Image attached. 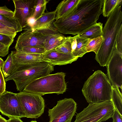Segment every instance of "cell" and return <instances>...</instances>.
Here are the masks:
<instances>
[{
    "label": "cell",
    "mask_w": 122,
    "mask_h": 122,
    "mask_svg": "<svg viewBox=\"0 0 122 122\" xmlns=\"http://www.w3.org/2000/svg\"><path fill=\"white\" fill-rule=\"evenodd\" d=\"M30 122H37L36 121H30Z\"/></svg>",
    "instance_id": "cell-39"
},
{
    "label": "cell",
    "mask_w": 122,
    "mask_h": 122,
    "mask_svg": "<svg viewBox=\"0 0 122 122\" xmlns=\"http://www.w3.org/2000/svg\"><path fill=\"white\" fill-rule=\"evenodd\" d=\"M69 37L72 54L78 58L82 57L87 52L86 47L89 39L80 37L77 35Z\"/></svg>",
    "instance_id": "cell-15"
},
{
    "label": "cell",
    "mask_w": 122,
    "mask_h": 122,
    "mask_svg": "<svg viewBox=\"0 0 122 122\" xmlns=\"http://www.w3.org/2000/svg\"><path fill=\"white\" fill-rule=\"evenodd\" d=\"M112 86L106 74L98 70L85 82L82 94L89 104L111 101Z\"/></svg>",
    "instance_id": "cell-3"
},
{
    "label": "cell",
    "mask_w": 122,
    "mask_h": 122,
    "mask_svg": "<svg viewBox=\"0 0 122 122\" xmlns=\"http://www.w3.org/2000/svg\"><path fill=\"white\" fill-rule=\"evenodd\" d=\"M54 67L53 66L45 62L19 65L5 81L13 80L17 91L20 92L34 80L50 74L54 71Z\"/></svg>",
    "instance_id": "cell-4"
},
{
    "label": "cell",
    "mask_w": 122,
    "mask_h": 122,
    "mask_svg": "<svg viewBox=\"0 0 122 122\" xmlns=\"http://www.w3.org/2000/svg\"><path fill=\"white\" fill-rule=\"evenodd\" d=\"M114 109L122 116V95L117 86H112L111 99Z\"/></svg>",
    "instance_id": "cell-20"
},
{
    "label": "cell",
    "mask_w": 122,
    "mask_h": 122,
    "mask_svg": "<svg viewBox=\"0 0 122 122\" xmlns=\"http://www.w3.org/2000/svg\"><path fill=\"white\" fill-rule=\"evenodd\" d=\"M6 82L4 76L0 68V94L1 95L6 91Z\"/></svg>",
    "instance_id": "cell-31"
},
{
    "label": "cell",
    "mask_w": 122,
    "mask_h": 122,
    "mask_svg": "<svg viewBox=\"0 0 122 122\" xmlns=\"http://www.w3.org/2000/svg\"><path fill=\"white\" fill-rule=\"evenodd\" d=\"M14 14V11L9 9L6 6H0V15L10 17H13Z\"/></svg>",
    "instance_id": "cell-30"
},
{
    "label": "cell",
    "mask_w": 122,
    "mask_h": 122,
    "mask_svg": "<svg viewBox=\"0 0 122 122\" xmlns=\"http://www.w3.org/2000/svg\"><path fill=\"white\" fill-rule=\"evenodd\" d=\"M16 95L25 111L26 117L37 118L43 113L45 105L42 96L24 91L16 93Z\"/></svg>",
    "instance_id": "cell-8"
},
{
    "label": "cell",
    "mask_w": 122,
    "mask_h": 122,
    "mask_svg": "<svg viewBox=\"0 0 122 122\" xmlns=\"http://www.w3.org/2000/svg\"><path fill=\"white\" fill-rule=\"evenodd\" d=\"M76 109V103L73 99L60 100L55 106L49 109V122H71Z\"/></svg>",
    "instance_id": "cell-9"
},
{
    "label": "cell",
    "mask_w": 122,
    "mask_h": 122,
    "mask_svg": "<svg viewBox=\"0 0 122 122\" xmlns=\"http://www.w3.org/2000/svg\"><path fill=\"white\" fill-rule=\"evenodd\" d=\"M0 22L8 27L14 30L17 33L22 30L18 21L14 17L0 15Z\"/></svg>",
    "instance_id": "cell-22"
},
{
    "label": "cell",
    "mask_w": 122,
    "mask_h": 122,
    "mask_svg": "<svg viewBox=\"0 0 122 122\" xmlns=\"http://www.w3.org/2000/svg\"><path fill=\"white\" fill-rule=\"evenodd\" d=\"M7 122H23L20 119V118L12 117L9 118L7 120Z\"/></svg>",
    "instance_id": "cell-36"
},
{
    "label": "cell",
    "mask_w": 122,
    "mask_h": 122,
    "mask_svg": "<svg viewBox=\"0 0 122 122\" xmlns=\"http://www.w3.org/2000/svg\"><path fill=\"white\" fill-rule=\"evenodd\" d=\"M42 55L44 62L54 66L71 64L78 58L72 54L63 53L54 50L45 52Z\"/></svg>",
    "instance_id": "cell-13"
},
{
    "label": "cell",
    "mask_w": 122,
    "mask_h": 122,
    "mask_svg": "<svg viewBox=\"0 0 122 122\" xmlns=\"http://www.w3.org/2000/svg\"><path fill=\"white\" fill-rule=\"evenodd\" d=\"M0 29L4 30L9 31L17 33L14 30L8 27L0 22Z\"/></svg>",
    "instance_id": "cell-35"
},
{
    "label": "cell",
    "mask_w": 122,
    "mask_h": 122,
    "mask_svg": "<svg viewBox=\"0 0 122 122\" xmlns=\"http://www.w3.org/2000/svg\"><path fill=\"white\" fill-rule=\"evenodd\" d=\"M9 47L0 42V56L4 57L8 53Z\"/></svg>",
    "instance_id": "cell-32"
},
{
    "label": "cell",
    "mask_w": 122,
    "mask_h": 122,
    "mask_svg": "<svg viewBox=\"0 0 122 122\" xmlns=\"http://www.w3.org/2000/svg\"><path fill=\"white\" fill-rule=\"evenodd\" d=\"M122 2V0H103L102 9L103 16L108 17L117 5Z\"/></svg>",
    "instance_id": "cell-23"
},
{
    "label": "cell",
    "mask_w": 122,
    "mask_h": 122,
    "mask_svg": "<svg viewBox=\"0 0 122 122\" xmlns=\"http://www.w3.org/2000/svg\"><path fill=\"white\" fill-rule=\"evenodd\" d=\"M103 40L102 36L89 39L86 47L87 52L93 51L96 54L100 49Z\"/></svg>",
    "instance_id": "cell-25"
},
{
    "label": "cell",
    "mask_w": 122,
    "mask_h": 122,
    "mask_svg": "<svg viewBox=\"0 0 122 122\" xmlns=\"http://www.w3.org/2000/svg\"><path fill=\"white\" fill-rule=\"evenodd\" d=\"M102 24L96 23L77 35L81 38L92 39L102 36Z\"/></svg>",
    "instance_id": "cell-17"
},
{
    "label": "cell",
    "mask_w": 122,
    "mask_h": 122,
    "mask_svg": "<svg viewBox=\"0 0 122 122\" xmlns=\"http://www.w3.org/2000/svg\"><path fill=\"white\" fill-rule=\"evenodd\" d=\"M56 10L52 11H47L36 20L32 28L37 29L44 27L52 24L55 19Z\"/></svg>",
    "instance_id": "cell-18"
},
{
    "label": "cell",
    "mask_w": 122,
    "mask_h": 122,
    "mask_svg": "<svg viewBox=\"0 0 122 122\" xmlns=\"http://www.w3.org/2000/svg\"><path fill=\"white\" fill-rule=\"evenodd\" d=\"M13 61L16 66L38 62H44L42 54H30L15 50L11 51Z\"/></svg>",
    "instance_id": "cell-14"
},
{
    "label": "cell",
    "mask_w": 122,
    "mask_h": 122,
    "mask_svg": "<svg viewBox=\"0 0 122 122\" xmlns=\"http://www.w3.org/2000/svg\"><path fill=\"white\" fill-rule=\"evenodd\" d=\"M49 1L46 0H37L31 18L36 20L40 17L45 12L46 5Z\"/></svg>",
    "instance_id": "cell-24"
},
{
    "label": "cell",
    "mask_w": 122,
    "mask_h": 122,
    "mask_svg": "<svg viewBox=\"0 0 122 122\" xmlns=\"http://www.w3.org/2000/svg\"><path fill=\"white\" fill-rule=\"evenodd\" d=\"M114 110L111 101L89 104L77 114L74 122H102L112 118Z\"/></svg>",
    "instance_id": "cell-7"
},
{
    "label": "cell",
    "mask_w": 122,
    "mask_h": 122,
    "mask_svg": "<svg viewBox=\"0 0 122 122\" xmlns=\"http://www.w3.org/2000/svg\"><path fill=\"white\" fill-rule=\"evenodd\" d=\"M80 0H64L61 1L56 8V20L64 18L74 10Z\"/></svg>",
    "instance_id": "cell-16"
},
{
    "label": "cell",
    "mask_w": 122,
    "mask_h": 122,
    "mask_svg": "<svg viewBox=\"0 0 122 122\" xmlns=\"http://www.w3.org/2000/svg\"><path fill=\"white\" fill-rule=\"evenodd\" d=\"M108 78L112 86L122 88V54L116 45L112 56L107 65Z\"/></svg>",
    "instance_id": "cell-11"
},
{
    "label": "cell",
    "mask_w": 122,
    "mask_h": 122,
    "mask_svg": "<svg viewBox=\"0 0 122 122\" xmlns=\"http://www.w3.org/2000/svg\"><path fill=\"white\" fill-rule=\"evenodd\" d=\"M0 112L9 118L25 117V111L16 93L5 91L0 97Z\"/></svg>",
    "instance_id": "cell-10"
},
{
    "label": "cell",
    "mask_w": 122,
    "mask_h": 122,
    "mask_svg": "<svg viewBox=\"0 0 122 122\" xmlns=\"http://www.w3.org/2000/svg\"><path fill=\"white\" fill-rule=\"evenodd\" d=\"M4 61L3 59L0 57V68L2 67L3 65Z\"/></svg>",
    "instance_id": "cell-38"
},
{
    "label": "cell",
    "mask_w": 122,
    "mask_h": 122,
    "mask_svg": "<svg viewBox=\"0 0 122 122\" xmlns=\"http://www.w3.org/2000/svg\"><path fill=\"white\" fill-rule=\"evenodd\" d=\"M15 37L0 34V42L10 47L13 42Z\"/></svg>",
    "instance_id": "cell-28"
},
{
    "label": "cell",
    "mask_w": 122,
    "mask_h": 122,
    "mask_svg": "<svg viewBox=\"0 0 122 122\" xmlns=\"http://www.w3.org/2000/svg\"><path fill=\"white\" fill-rule=\"evenodd\" d=\"M116 43L117 50L122 54V25H121L118 33Z\"/></svg>",
    "instance_id": "cell-29"
},
{
    "label": "cell",
    "mask_w": 122,
    "mask_h": 122,
    "mask_svg": "<svg viewBox=\"0 0 122 122\" xmlns=\"http://www.w3.org/2000/svg\"><path fill=\"white\" fill-rule=\"evenodd\" d=\"M122 3L121 2L116 6L103 28L102 36L104 40L95 57L101 66H107L116 45L117 36L122 25Z\"/></svg>",
    "instance_id": "cell-2"
},
{
    "label": "cell",
    "mask_w": 122,
    "mask_h": 122,
    "mask_svg": "<svg viewBox=\"0 0 122 122\" xmlns=\"http://www.w3.org/2000/svg\"><path fill=\"white\" fill-rule=\"evenodd\" d=\"M37 0H13L15 6L14 17L18 21L21 28L27 26L31 18Z\"/></svg>",
    "instance_id": "cell-12"
},
{
    "label": "cell",
    "mask_w": 122,
    "mask_h": 122,
    "mask_svg": "<svg viewBox=\"0 0 122 122\" xmlns=\"http://www.w3.org/2000/svg\"><path fill=\"white\" fill-rule=\"evenodd\" d=\"M112 118L113 122H122V116L114 109Z\"/></svg>",
    "instance_id": "cell-33"
},
{
    "label": "cell",
    "mask_w": 122,
    "mask_h": 122,
    "mask_svg": "<svg viewBox=\"0 0 122 122\" xmlns=\"http://www.w3.org/2000/svg\"><path fill=\"white\" fill-rule=\"evenodd\" d=\"M0 34L7 35L15 36L17 33L9 31L4 30L0 29Z\"/></svg>",
    "instance_id": "cell-34"
},
{
    "label": "cell",
    "mask_w": 122,
    "mask_h": 122,
    "mask_svg": "<svg viewBox=\"0 0 122 122\" xmlns=\"http://www.w3.org/2000/svg\"><path fill=\"white\" fill-rule=\"evenodd\" d=\"M16 66L13 64L12 52L9 55L6 60L4 61L2 67V73L4 77L6 78L10 75L15 71Z\"/></svg>",
    "instance_id": "cell-21"
},
{
    "label": "cell",
    "mask_w": 122,
    "mask_h": 122,
    "mask_svg": "<svg viewBox=\"0 0 122 122\" xmlns=\"http://www.w3.org/2000/svg\"><path fill=\"white\" fill-rule=\"evenodd\" d=\"M7 120L0 115V122H7Z\"/></svg>",
    "instance_id": "cell-37"
},
{
    "label": "cell",
    "mask_w": 122,
    "mask_h": 122,
    "mask_svg": "<svg viewBox=\"0 0 122 122\" xmlns=\"http://www.w3.org/2000/svg\"><path fill=\"white\" fill-rule=\"evenodd\" d=\"M103 0H80L73 11L53 22L58 32L76 35L96 23L102 13Z\"/></svg>",
    "instance_id": "cell-1"
},
{
    "label": "cell",
    "mask_w": 122,
    "mask_h": 122,
    "mask_svg": "<svg viewBox=\"0 0 122 122\" xmlns=\"http://www.w3.org/2000/svg\"><path fill=\"white\" fill-rule=\"evenodd\" d=\"M1 95H0V96H1Z\"/></svg>",
    "instance_id": "cell-40"
},
{
    "label": "cell",
    "mask_w": 122,
    "mask_h": 122,
    "mask_svg": "<svg viewBox=\"0 0 122 122\" xmlns=\"http://www.w3.org/2000/svg\"><path fill=\"white\" fill-rule=\"evenodd\" d=\"M19 36L15 48L16 50L27 46L44 47L46 40L52 35L59 33L53 23L44 27L37 29L26 28Z\"/></svg>",
    "instance_id": "cell-6"
},
{
    "label": "cell",
    "mask_w": 122,
    "mask_h": 122,
    "mask_svg": "<svg viewBox=\"0 0 122 122\" xmlns=\"http://www.w3.org/2000/svg\"><path fill=\"white\" fill-rule=\"evenodd\" d=\"M65 76L63 72L50 74L34 80L23 91L41 96L48 94H62L67 89Z\"/></svg>",
    "instance_id": "cell-5"
},
{
    "label": "cell",
    "mask_w": 122,
    "mask_h": 122,
    "mask_svg": "<svg viewBox=\"0 0 122 122\" xmlns=\"http://www.w3.org/2000/svg\"><path fill=\"white\" fill-rule=\"evenodd\" d=\"M16 51L28 53L40 54H43L45 52L44 47L35 46H25Z\"/></svg>",
    "instance_id": "cell-27"
},
{
    "label": "cell",
    "mask_w": 122,
    "mask_h": 122,
    "mask_svg": "<svg viewBox=\"0 0 122 122\" xmlns=\"http://www.w3.org/2000/svg\"><path fill=\"white\" fill-rule=\"evenodd\" d=\"M66 38V37L59 33L51 36L44 44L45 52L55 49L63 42Z\"/></svg>",
    "instance_id": "cell-19"
},
{
    "label": "cell",
    "mask_w": 122,
    "mask_h": 122,
    "mask_svg": "<svg viewBox=\"0 0 122 122\" xmlns=\"http://www.w3.org/2000/svg\"><path fill=\"white\" fill-rule=\"evenodd\" d=\"M53 50L63 53L72 54L69 36L66 37V39L63 42Z\"/></svg>",
    "instance_id": "cell-26"
}]
</instances>
